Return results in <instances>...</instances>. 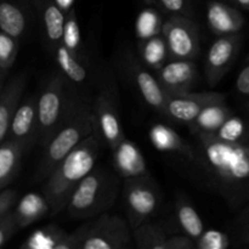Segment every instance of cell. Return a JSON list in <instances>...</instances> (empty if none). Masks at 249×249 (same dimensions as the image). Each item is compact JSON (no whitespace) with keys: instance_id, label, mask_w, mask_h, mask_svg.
<instances>
[{"instance_id":"ac0fdd59","label":"cell","mask_w":249,"mask_h":249,"mask_svg":"<svg viewBox=\"0 0 249 249\" xmlns=\"http://www.w3.org/2000/svg\"><path fill=\"white\" fill-rule=\"evenodd\" d=\"M112 153L114 170L119 177L128 179L148 174L145 157L138 146L128 139L124 138Z\"/></svg>"},{"instance_id":"e575fe53","label":"cell","mask_w":249,"mask_h":249,"mask_svg":"<svg viewBox=\"0 0 249 249\" xmlns=\"http://www.w3.org/2000/svg\"><path fill=\"white\" fill-rule=\"evenodd\" d=\"M17 230H19V229L16 223V219H15V214L14 212H10V213H7L6 215L0 220V247H1L5 242H7V240H9Z\"/></svg>"},{"instance_id":"cb8c5ba5","label":"cell","mask_w":249,"mask_h":249,"mask_svg":"<svg viewBox=\"0 0 249 249\" xmlns=\"http://www.w3.org/2000/svg\"><path fill=\"white\" fill-rule=\"evenodd\" d=\"M68 237L70 232H66L55 224H49L34 231L21 247L26 249H70Z\"/></svg>"},{"instance_id":"2e32d148","label":"cell","mask_w":249,"mask_h":249,"mask_svg":"<svg viewBox=\"0 0 249 249\" xmlns=\"http://www.w3.org/2000/svg\"><path fill=\"white\" fill-rule=\"evenodd\" d=\"M34 4L40 14L48 49L53 53L55 49L62 44L67 12L63 11L55 0H34Z\"/></svg>"},{"instance_id":"d4e9b609","label":"cell","mask_w":249,"mask_h":249,"mask_svg":"<svg viewBox=\"0 0 249 249\" xmlns=\"http://www.w3.org/2000/svg\"><path fill=\"white\" fill-rule=\"evenodd\" d=\"M24 152L27 150L23 145L10 139L0 145V190H4L15 179Z\"/></svg>"},{"instance_id":"7c38bea8","label":"cell","mask_w":249,"mask_h":249,"mask_svg":"<svg viewBox=\"0 0 249 249\" xmlns=\"http://www.w3.org/2000/svg\"><path fill=\"white\" fill-rule=\"evenodd\" d=\"M158 82L168 96L192 91L198 80V70L195 60H170L158 68Z\"/></svg>"},{"instance_id":"b9f144b4","label":"cell","mask_w":249,"mask_h":249,"mask_svg":"<svg viewBox=\"0 0 249 249\" xmlns=\"http://www.w3.org/2000/svg\"><path fill=\"white\" fill-rule=\"evenodd\" d=\"M143 1L148 5H157L156 4V0H143Z\"/></svg>"},{"instance_id":"9a60e30c","label":"cell","mask_w":249,"mask_h":249,"mask_svg":"<svg viewBox=\"0 0 249 249\" xmlns=\"http://www.w3.org/2000/svg\"><path fill=\"white\" fill-rule=\"evenodd\" d=\"M207 22L209 29L218 36H230L242 31L245 17L235 6L213 0L207 6Z\"/></svg>"},{"instance_id":"f1b7e54d","label":"cell","mask_w":249,"mask_h":249,"mask_svg":"<svg viewBox=\"0 0 249 249\" xmlns=\"http://www.w3.org/2000/svg\"><path fill=\"white\" fill-rule=\"evenodd\" d=\"M62 44L71 51L78 56L82 60L89 62V57L87 53H84L82 44V36H80V28L79 22H78L77 12H75L74 7L67 12L66 16V23H65V31H63V38Z\"/></svg>"},{"instance_id":"4dcf8cb0","label":"cell","mask_w":249,"mask_h":249,"mask_svg":"<svg viewBox=\"0 0 249 249\" xmlns=\"http://www.w3.org/2000/svg\"><path fill=\"white\" fill-rule=\"evenodd\" d=\"M160 16L153 10H145L141 12L136 22V34L141 40L152 38L155 36H160L162 33Z\"/></svg>"},{"instance_id":"836d02e7","label":"cell","mask_w":249,"mask_h":249,"mask_svg":"<svg viewBox=\"0 0 249 249\" xmlns=\"http://www.w3.org/2000/svg\"><path fill=\"white\" fill-rule=\"evenodd\" d=\"M156 4L172 15L191 17L192 10L189 0H156Z\"/></svg>"},{"instance_id":"ffe728a7","label":"cell","mask_w":249,"mask_h":249,"mask_svg":"<svg viewBox=\"0 0 249 249\" xmlns=\"http://www.w3.org/2000/svg\"><path fill=\"white\" fill-rule=\"evenodd\" d=\"M150 139L152 145L158 151L170 153H179L187 160L194 157V147L190 146L181 136L164 124H155L150 130Z\"/></svg>"},{"instance_id":"30bf717a","label":"cell","mask_w":249,"mask_h":249,"mask_svg":"<svg viewBox=\"0 0 249 249\" xmlns=\"http://www.w3.org/2000/svg\"><path fill=\"white\" fill-rule=\"evenodd\" d=\"M92 112L96 133L109 150L114 151L125 136L121 125L117 105L108 90H101L94 97Z\"/></svg>"},{"instance_id":"5b68a950","label":"cell","mask_w":249,"mask_h":249,"mask_svg":"<svg viewBox=\"0 0 249 249\" xmlns=\"http://www.w3.org/2000/svg\"><path fill=\"white\" fill-rule=\"evenodd\" d=\"M117 173L95 165L79 182L68 202L67 213L75 220H88L112 208L118 195Z\"/></svg>"},{"instance_id":"8fae6325","label":"cell","mask_w":249,"mask_h":249,"mask_svg":"<svg viewBox=\"0 0 249 249\" xmlns=\"http://www.w3.org/2000/svg\"><path fill=\"white\" fill-rule=\"evenodd\" d=\"M225 101V95L221 92L206 91L194 92L168 96L165 105V117L182 124H191L206 107L216 102Z\"/></svg>"},{"instance_id":"4316f807","label":"cell","mask_w":249,"mask_h":249,"mask_svg":"<svg viewBox=\"0 0 249 249\" xmlns=\"http://www.w3.org/2000/svg\"><path fill=\"white\" fill-rule=\"evenodd\" d=\"M175 218H177L180 230L184 232V235L191 237L195 243L206 230L198 212L185 197L178 199L177 207H175Z\"/></svg>"},{"instance_id":"6da1fadb","label":"cell","mask_w":249,"mask_h":249,"mask_svg":"<svg viewBox=\"0 0 249 249\" xmlns=\"http://www.w3.org/2000/svg\"><path fill=\"white\" fill-rule=\"evenodd\" d=\"M194 163L199 177L231 208L249 201V145L228 142L215 134H197Z\"/></svg>"},{"instance_id":"3957f363","label":"cell","mask_w":249,"mask_h":249,"mask_svg":"<svg viewBox=\"0 0 249 249\" xmlns=\"http://www.w3.org/2000/svg\"><path fill=\"white\" fill-rule=\"evenodd\" d=\"M85 92L58 71L45 80L38 95V142L45 146L77 108Z\"/></svg>"},{"instance_id":"9c48e42d","label":"cell","mask_w":249,"mask_h":249,"mask_svg":"<svg viewBox=\"0 0 249 249\" xmlns=\"http://www.w3.org/2000/svg\"><path fill=\"white\" fill-rule=\"evenodd\" d=\"M243 36L241 33L219 36L209 46L204 61V75L211 87H215L235 63Z\"/></svg>"},{"instance_id":"7402d4cb","label":"cell","mask_w":249,"mask_h":249,"mask_svg":"<svg viewBox=\"0 0 249 249\" xmlns=\"http://www.w3.org/2000/svg\"><path fill=\"white\" fill-rule=\"evenodd\" d=\"M232 111L225 101L216 102L206 107L196 119L189 124L194 135L197 134H215L221 125L232 116Z\"/></svg>"},{"instance_id":"603a6c76","label":"cell","mask_w":249,"mask_h":249,"mask_svg":"<svg viewBox=\"0 0 249 249\" xmlns=\"http://www.w3.org/2000/svg\"><path fill=\"white\" fill-rule=\"evenodd\" d=\"M28 28V12L12 0H0V31L19 39Z\"/></svg>"},{"instance_id":"5bb4252c","label":"cell","mask_w":249,"mask_h":249,"mask_svg":"<svg viewBox=\"0 0 249 249\" xmlns=\"http://www.w3.org/2000/svg\"><path fill=\"white\" fill-rule=\"evenodd\" d=\"M129 73L133 79L134 85L142 96L143 101L152 107L153 109L165 116V105H167L168 95L163 90L162 85L158 82L157 77L153 75L150 71L139 62L138 60H131L129 63Z\"/></svg>"},{"instance_id":"44dd1931","label":"cell","mask_w":249,"mask_h":249,"mask_svg":"<svg viewBox=\"0 0 249 249\" xmlns=\"http://www.w3.org/2000/svg\"><path fill=\"white\" fill-rule=\"evenodd\" d=\"M51 213V208L45 196L40 194H27L21 198L14 211L15 219L18 225V229L27 228L32 224L36 223L44 216Z\"/></svg>"},{"instance_id":"7bdbcfd3","label":"cell","mask_w":249,"mask_h":249,"mask_svg":"<svg viewBox=\"0 0 249 249\" xmlns=\"http://www.w3.org/2000/svg\"><path fill=\"white\" fill-rule=\"evenodd\" d=\"M247 142H248V145H249V122H248V138H247Z\"/></svg>"},{"instance_id":"ab89813d","label":"cell","mask_w":249,"mask_h":249,"mask_svg":"<svg viewBox=\"0 0 249 249\" xmlns=\"http://www.w3.org/2000/svg\"><path fill=\"white\" fill-rule=\"evenodd\" d=\"M232 1L240 7H242L243 10H246V11H249V0H232Z\"/></svg>"},{"instance_id":"60d3db41","label":"cell","mask_w":249,"mask_h":249,"mask_svg":"<svg viewBox=\"0 0 249 249\" xmlns=\"http://www.w3.org/2000/svg\"><path fill=\"white\" fill-rule=\"evenodd\" d=\"M7 74V71H4L0 68V94H1V90L4 88V82H5V78H6Z\"/></svg>"},{"instance_id":"74e56055","label":"cell","mask_w":249,"mask_h":249,"mask_svg":"<svg viewBox=\"0 0 249 249\" xmlns=\"http://www.w3.org/2000/svg\"><path fill=\"white\" fill-rule=\"evenodd\" d=\"M238 226H240V238L242 242L248 243L249 245V201L247 202V206L243 209L242 214L240 216V221H238Z\"/></svg>"},{"instance_id":"4fadbf2b","label":"cell","mask_w":249,"mask_h":249,"mask_svg":"<svg viewBox=\"0 0 249 249\" xmlns=\"http://www.w3.org/2000/svg\"><path fill=\"white\" fill-rule=\"evenodd\" d=\"M38 96H29L19 102L15 112L10 125L9 139L23 145L28 151L38 142Z\"/></svg>"},{"instance_id":"484cf974","label":"cell","mask_w":249,"mask_h":249,"mask_svg":"<svg viewBox=\"0 0 249 249\" xmlns=\"http://www.w3.org/2000/svg\"><path fill=\"white\" fill-rule=\"evenodd\" d=\"M133 237L140 249H168L172 236L162 224L146 221L134 229Z\"/></svg>"},{"instance_id":"f35d334b","label":"cell","mask_w":249,"mask_h":249,"mask_svg":"<svg viewBox=\"0 0 249 249\" xmlns=\"http://www.w3.org/2000/svg\"><path fill=\"white\" fill-rule=\"evenodd\" d=\"M55 1L63 11L68 12L73 7V1H74V0H55Z\"/></svg>"},{"instance_id":"d590c367","label":"cell","mask_w":249,"mask_h":249,"mask_svg":"<svg viewBox=\"0 0 249 249\" xmlns=\"http://www.w3.org/2000/svg\"><path fill=\"white\" fill-rule=\"evenodd\" d=\"M235 90L238 97L249 106V65L245 66L238 73L235 83Z\"/></svg>"},{"instance_id":"7a4b0ae2","label":"cell","mask_w":249,"mask_h":249,"mask_svg":"<svg viewBox=\"0 0 249 249\" xmlns=\"http://www.w3.org/2000/svg\"><path fill=\"white\" fill-rule=\"evenodd\" d=\"M101 142L104 141L99 134L92 133L45 178L43 195L50 204L51 216L65 211L75 187L94 169Z\"/></svg>"},{"instance_id":"1f68e13d","label":"cell","mask_w":249,"mask_h":249,"mask_svg":"<svg viewBox=\"0 0 249 249\" xmlns=\"http://www.w3.org/2000/svg\"><path fill=\"white\" fill-rule=\"evenodd\" d=\"M18 53V39L0 31V68L9 71L16 61Z\"/></svg>"},{"instance_id":"8992f818","label":"cell","mask_w":249,"mask_h":249,"mask_svg":"<svg viewBox=\"0 0 249 249\" xmlns=\"http://www.w3.org/2000/svg\"><path fill=\"white\" fill-rule=\"evenodd\" d=\"M131 228L119 215L104 213L88 219L70 232V249H124L131 242Z\"/></svg>"},{"instance_id":"83f0119b","label":"cell","mask_w":249,"mask_h":249,"mask_svg":"<svg viewBox=\"0 0 249 249\" xmlns=\"http://www.w3.org/2000/svg\"><path fill=\"white\" fill-rule=\"evenodd\" d=\"M140 53L146 67L153 68L156 71L162 67L167 58H169L167 44L163 36H155L141 41Z\"/></svg>"},{"instance_id":"52a82bcc","label":"cell","mask_w":249,"mask_h":249,"mask_svg":"<svg viewBox=\"0 0 249 249\" xmlns=\"http://www.w3.org/2000/svg\"><path fill=\"white\" fill-rule=\"evenodd\" d=\"M160 190L148 174L124 180L123 201L131 230L150 221L160 208Z\"/></svg>"},{"instance_id":"d6a6232c","label":"cell","mask_w":249,"mask_h":249,"mask_svg":"<svg viewBox=\"0 0 249 249\" xmlns=\"http://www.w3.org/2000/svg\"><path fill=\"white\" fill-rule=\"evenodd\" d=\"M230 246V238L225 232L219 230H204L196 241L198 249H226Z\"/></svg>"},{"instance_id":"8d00e7d4","label":"cell","mask_w":249,"mask_h":249,"mask_svg":"<svg viewBox=\"0 0 249 249\" xmlns=\"http://www.w3.org/2000/svg\"><path fill=\"white\" fill-rule=\"evenodd\" d=\"M17 191L12 189H4L0 192V220L11 212V208L16 203Z\"/></svg>"},{"instance_id":"277c9868","label":"cell","mask_w":249,"mask_h":249,"mask_svg":"<svg viewBox=\"0 0 249 249\" xmlns=\"http://www.w3.org/2000/svg\"><path fill=\"white\" fill-rule=\"evenodd\" d=\"M92 100L85 92L72 116L44 146L45 151L38 169L39 179L45 180L58 163L62 162L84 139L96 131Z\"/></svg>"},{"instance_id":"e0dca14e","label":"cell","mask_w":249,"mask_h":249,"mask_svg":"<svg viewBox=\"0 0 249 249\" xmlns=\"http://www.w3.org/2000/svg\"><path fill=\"white\" fill-rule=\"evenodd\" d=\"M27 83L26 73H19L4 85L0 94V145L9 135L10 125Z\"/></svg>"},{"instance_id":"ba28073f","label":"cell","mask_w":249,"mask_h":249,"mask_svg":"<svg viewBox=\"0 0 249 249\" xmlns=\"http://www.w3.org/2000/svg\"><path fill=\"white\" fill-rule=\"evenodd\" d=\"M162 36L169 60H196L201 51L198 24L191 17L172 15L163 23Z\"/></svg>"},{"instance_id":"d6986e66","label":"cell","mask_w":249,"mask_h":249,"mask_svg":"<svg viewBox=\"0 0 249 249\" xmlns=\"http://www.w3.org/2000/svg\"><path fill=\"white\" fill-rule=\"evenodd\" d=\"M51 55H53V60L57 65L58 71L71 83H73L77 87L88 84V82L91 78L89 62L82 60L74 53H71L63 44H60Z\"/></svg>"},{"instance_id":"f546056e","label":"cell","mask_w":249,"mask_h":249,"mask_svg":"<svg viewBox=\"0 0 249 249\" xmlns=\"http://www.w3.org/2000/svg\"><path fill=\"white\" fill-rule=\"evenodd\" d=\"M215 135L228 142H247L248 123H246L241 117L232 114L219 128Z\"/></svg>"}]
</instances>
